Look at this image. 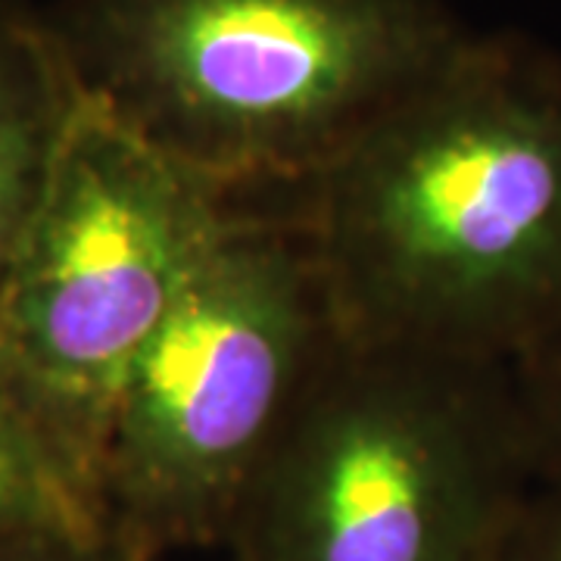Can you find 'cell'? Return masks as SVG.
<instances>
[{
    "label": "cell",
    "instance_id": "cell-1",
    "mask_svg": "<svg viewBox=\"0 0 561 561\" xmlns=\"http://www.w3.org/2000/svg\"><path fill=\"white\" fill-rule=\"evenodd\" d=\"M284 197L343 341L522 365L561 341V50L471 28Z\"/></svg>",
    "mask_w": 561,
    "mask_h": 561
},
{
    "label": "cell",
    "instance_id": "cell-2",
    "mask_svg": "<svg viewBox=\"0 0 561 561\" xmlns=\"http://www.w3.org/2000/svg\"><path fill=\"white\" fill-rule=\"evenodd\" d=\"M88 101L228 197L294 194L440 66L449 0H54Z\"/></svg>",
    "mask_w": 561,
    "mask_h": 561
},
{
    "label": "cell",
    "instance_id": "cell-3",
    "mask_svg": "<svg viewBox=\"0 0 561 561\" xmlns=\"http://www.w3.org/2000/svg\"><path fill=\"white\" fill-rule=\"evenodd\" d=\"M234 197L184 297L122 383L98 500L131 561L221 549L262 465L343 343L284 194Z\"/></svg>",
    "mask_w": 561,
    "mask_h": 561
},
{
    "label": "cell",
    "instance_id": "cell-4",
    "mask_svg": "<svg viewBox=\"0 0 561 561\" xmlns=\"http://www.w3.org/2000/svg\"><path fill=\"white\" fill-rule=\"evenodd\" d=\"M534 486L512 368L343 341L221 549L228 561H500Z\"/></svg>",
    "mask_w": 561,
    "mask_h": 561
},
{
    "label": "cell",
    "instance_id": "cell-5",
    "mask_svg": "<svg viewBox=\"0 0 561 561\" xmlns=\"http://www.w3.org/2000/svg\"><path fill=\"white\" fill-rule=\"evenodd\" d=\"M231 206L84 98L0 272V393L94 500L113 402Z\"/></svg>",
    "mask_w": 561,
    "mask_h": 561
},
{
    "label": "cell",
    "instance_id": "cell-6",
    "mask_svg": "<svg viewBox=\"0 0 561 561\" xmlns=\"http://www.w3.org/2000/svg\"><path fill=\"white\" fill-rule=\"evenodd\" d=\"M84 91L47 13L0 0V272L38 206Z\"/></svg>",
    "mask_w": 561,
    "mask_h": 561
},
{
    "label": "cell",
    "instance_id": "cell-7",
    "mask_svg": "<svg viewBox=\"0 0 561 561\" xmlns=\"http://www.w3.org/2000/svg\"><path fill=\"white\" fill-rule=\"evenodd\" d=\"M91 534H110L94 493L0 393V546Z\"/></svg>",
    "mask_w": 561,
    "mask_h": 561
},
{
    "label": "cell",
    "instance_id": "cell-8",
    "mask_svg": "<svg viewBox=\"0 0 561 561\" xmlns=\"http://www.w3.org/2000/svg\"><path fill=\"white\" fill-rule=\"evenodd\" d=\"M537 483L561 486V341L512 368Z\"/></svg>",
    "mask_w": 561,
    "mask_h": 561
},
{
    "label": "cell",
    "instance_id": "cell-9",
    "mask_svg": "<svg viewBox=\"0 0 561 561\" xmlns=\"http://www.w3.org/2000/svg\"><path fill=\"white\" fill-rule=\"evenodd\" d=\"M500 561H561V486H534Z\"/></svg>",
    "mask_w": 561,
    "mask_h": 561
},
{
    "label": "cell",
    "instance_id": "cell-10",
    "mask_svg": "<svg viewBox=\"0 0 561 561\" xmlns=\"http://www.w3.org/2000/svg\"><path fill=\"white\" fill-rule=\"evenodd\" d=\"M0 561H131L110 534L91 537H41L0 546Z\"/></svg>",
    "mask_w": 561,
    "mask_h": 561
}]
</instances>
